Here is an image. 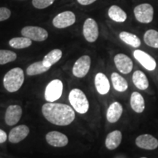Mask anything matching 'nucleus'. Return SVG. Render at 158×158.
<instances>
[{
	"instance_id": "7ed1b4c3",
	"label": "nucleus",
	"mask_w": 158,
	"mask_h": 158,
	"mask_svg": "<svg viewBox=\"0 0 158 158\" xmlns=\"http://www.w3.org/2000/svg\"><path fill=\"white\" fill-rule=\"evenodd\" d=\"M69 101L78 113L84 114L88 111L89 108V101L85 94L79 89H73L70 91Z\"/></svg>"
},
{
	"instance_id": "0eeeda50",
	"label": "nucleus",
	"mask_w": 158,
	"mask_h": 158,
	"mask_svg": "<svg viewBox=\"0 0 158 158\" xmlns=\"http://www.w3.org/2000/svg\"><path fill=\"white\" fill-rule=\"evenodd\" d=\"M76 15L73 12L67 10L59 13L53 19V25L57 29H64L73 25L76 22Z\"/></svg>"
},
{
	"instance_id": "20e7f679",
	"label": "nucleus",
	"mask_w": 158,
	"mask_h": 158,
	"mask_svg": "<svg viewBox=\"0 0 158 158\" xmlns=\"http://www.w3.org/2000/svg\"><path fill=\"white\" fill-rule=\"evenodd\" d=\"M134 15L138 22L142 23H149L153 21L154 8L149 3H143L138 5L134 8Z\"/></svg>"
},
{
	"instance_id": "1a4fd4ad",
	"label": "nucleus",
	"mask_w": 158,
	"mask_h": 158,
	"mask_svg": "<svg viewBox=\"0 0 158 158\" xmlns=\"http://www.w3.org/2000/svg\"><path fill=\"white\" fill-rule=\"evenodd\" d=\"M91 66V58L88 55L80 57L73 67V74L77 78H84L88 73Z\"/></svg>"
},
{
	"instance_id": "c756f323",
	"label": "nucleus",
	"mask_w": 158,
	"mask_h": 158,
	"mask_svg": "<svg viewBox=\"0 0 158 158\" xmlns=\"http://www.w3.org/2000/svg\"><path fill=\"white\" fill-rule=\"evenodd\" d=\"M11 11L7 7H0V21H6L10 17Z\"/></svg>"
},
{
	"instance_id": "a211bd4d",
	"label": "nucleus",
	"mask_w": 158,
	"mask_h": 158,
	"mask_svg": "<svg viewBox=\"0 0 158 158\" xmlns=\"http://www.w3.org/2000/svg\"><path fill=\"white\" fill-rule=\"evenodd\" d=\"M108 17L117 23H123L127 20V13L118 5L110 6L108 10Z\"/></svg>"
},
{
	"instance_id": "423d86ee",
	"label": "nucleus",
	"mask_w": 158,
	"mask_h": 158,
	"mask_svg": "<svg viewBox=\"0 0 158 158\" xmlns=\"http://www.w3.org/2000/svg\"><path fill=\"white\" fill-rule=\"evenodd\" d=\"M63 91V84L59 79L51 81L47 85L45 91V98L49 102H53L61 98Z\"/></svg>"
},
{
	"instance_id": "f03ea898",
	"label": "nucleus",
	"mask_w": 158,
	"mask_h": 158,
	"mask_svg": "<svg viewBox=\"0 0 158 158\" xmlns=\"http://www.w3.org/2000/svg\"><path fill=\"white\" fill-rule=\"evenodd\" d=\"M23 81L24 74L20 68H15L8 71L3 78L4 86L9 92H17L22 86Z\"/></svg>"
},
{
	"instance_id": "4468645a",
	"label": "nucleus",
	"mask_w": 158,
	"mask_h": 158,
	"mask_svg": "<svg viewBox=\"0 0 158 158\" xmlns=\"http://www.w3.org/2000/svg\"><path fill=\"white\" fill-rule=\"evenodd\" d=\"M135 143L137 147L147 150H154L158 147V140L149 134L138 136L135 139Z\"/></svg>"
},
{
	"instance_id": "5701e85b",
	"label": "nucleus",
	"mask_w": 158,
	"mask_h": 158,
	"mask_svg": "<svg viewBox=\"0 0 158 158\" xmlns=\"http://www.w3.org/2000/svg\"><path fill=\"white\" fill-rule=\"evenodd\" d=\"M119 38L124 43L133 47V48H138L141 45V40L138 38L137 35L127 32V31H122V32H120Z\"/></svg>"
},
{
	"instance_id": "4be33fe9",
	"label": "nucleus",
	"mask_w": 158,
	"mask_h": 158,
	"mask_svg": "<svg viewBox=\"0 0 158 158\" xmlns=\"http://www.w3.org/2000/svg\"><path fill=\"white\" fill-rule=\"evenodd\" d=\"M62 56V52L60 49H54L44 56L43 59V64L48 68H51L52 65L58 62Z\"/></svg>"
},
{
	"instance_id": "39448f33",
	"label": "nucleus",
	"mask_w": 158,
	"mask_h": 158,
	"mask_svg": "<svg viewBox=\"0 0 158 158\" xmlns=\"http://www.w3.org/2000/svg\"><path fill=\"white\" fill-rule=\"evenodd\" d=\"M21 35L37 42L45 41L48 38V33L45 29L35 26H27L21 29Z\"/></svg>"
},
{
	"instance_id": "b1692460",
	"label": "nucleus",
	"mask_w": 158,
	"mask_h": 158,
	"mask_svg": "<svg viewBox=\"0 0 158 158\" xmlns=\"http://www.w3.org/2000/svg\"><path fill=\"white\" fill-rule=\"evenodd\" d=\"M111 81L114 88L116 91L120 92H123L128 88L127 81L123 77L118 74L117 73H113L111 75Z\"/></svg>"
},
{
	"instance_id": "a878e982",
	"label": "nucleus",
	"mask_w": 158,
	"mask_h": 158,
	"mask_svg": "<svg viewBox=\"0 0 158 158\" xmlns=\"http://www.w3.org/2000/svg\"><path fill=\"white\" fill-rule=\"evenodd\" d=\"M31 43H32L31 40L26 37H14V38H12L9 41L10 46L16 49H23L28 48V47H29L31 45Z\"/></svg>"
},
{
	"instance_id": "f8f14e48",
	"label": "nucleus",
	"mask_w": 158,
	"mask_h": 158,
	"mask_svg": "<svg viewBox=\"0 0 158 158\" xmlns=\"http://www.w3.org/2000/svg\"><path fill=\"white\" fill-rule=\"evenodd\" d=\"M22 116V108L19 105H12L6 110L5 120L9 126L16 124Z\"/></svg>"
},
{
	"instance_id": "6e6552de",
	"label": "nucleus",
	"mask_w": 158,
	"mask_h": 158,
	"mask_svg": "<svg viewBox=\"0 0 158 158\" xmlns=\"http://www.w3.org/2000/svg\"><path fill=\"white\" fill-rule=\"evenodd\" d=\"M83 35L89 43H94L99 36L98 25L93 19L89 18L84 21L83 26Z\"/></svg>"
},
{
	"instance_id": "f257e3e1",
	"label": "nucleus",
	"mask_w": 158,
	"mask_h": 158,
	"mask_svg": "<svg viewBox=\"0 0 158 158\" xmlns=\"http://www.w3.org/2000/svg\"><path fill=\"white\" fill-rule=\"evenodd\" d=\"M44 117L51 123L59 126H66L73 122L76 114L68 105L47 102L42 107Z\"/></svg>"
},
{
	"instance_id": "7c9ffc66",
	"label": "nucleus",
	"mask_w": 158,
	"mask_h": 158,
	"mask_svg": "<svg viewBox=\"0 0 158 158\" xmlns=\"http://www.w3.org/2000/svg\"><path fill=\"white\" fill-rule=\"evenodd\" d=\"M97 0H77V2H78L80 5H84V6L92 5V3L95 2Z\"/></svg>"
},
{
	"instance_id": "2eb2a0df",
	"label": "nucleus",
	"mask_w": 158,
	"mask_h": 158,
	"mask_svg": "<svg viewBox=\"0 0 158 158\" xmlns=\"http://www.w3.org/2000/svg\"><path fill=\"white\" fill-rule=\"evenodd\" d=\"M29 133V128L27 125L21 124L13 128L9 133L8 139L12 143H18L27 137Z\"/></svg>"
},
{
	"instance_id": "473e14b6",
	"label": "nucleus",
	"mask_w": 158,
	"mask_h": 158,
	"mask_svg": "<svg viewBox=\"0 0 158 158\" xmlns=\"http://www.w3.org/2000/svg\"><path fill=\"white\" fill-rule=\"evenodd\" d=\"M141 158H147V157H141Z\"/></svg>"
},
{
	"instance_id": "aec40b11",
	"label": "nucleus",
	"mask_w": 158,
	"mask_h": 158,
	"mask_svg": "<svg viewBox=\"0 0 158 158\" xmlns=\"http://www.w3.org/2000/svg\"><path fill=\"white\" fill-rule=\"evenodd\" d=\"M130 106L132 109L136 113H142L145 108V102L143 96L137 92H133L130 97Z\"/></svg>"
},
{
	"instance_id": "2f4dec72",
	"label": "nucleus",
	"mask_w": 158,
	"mask_h": 158,
	"mask_svg": "<svg viewBox=\"0 0 158 158\" xmlns=\"http://www.w3.org/2000/svg\"><path fill=\"white\" fill-rule=\"evenodd\" d=\"M7 133H6L4 130L0 129V143H5V142L7 141Z\"/></svg>"
},
{
	"instance_id": "9d476101",
	"label": "nucleus",
	"mask_w": 158,
	"mask_h": 158,
	"mask_svg": "<svg viewBox=\"0 0 158 158\" xmlns=\"http://www.w3.org/2000/svg\"><path fill=\"white\" fill-rule=\"evenodd\" d=\"M133 56L136 60L147 70L153 71L155 70L156 66H157L155 59L145 51L135 50L133 52Z\"/></svg>"
},
{
	"instance_id": "6ab92c4d",
	"label": "nucleus",
	"mask_w": 158,
	"mask_h": 158,
	"mask_svg": "<svg viewBox=\"0 0 158 158\" xmlns=\"http://www.w3.org/2000/svg\"><path fill=\"white\" fill-rule=\"evenodd\" d=\"M122 139V133L119 130H114L107 135L106 139V147L109 150H114L121 143Z\"/></svg>"
},
{
	"instance_id": "f3484780",
	"label": "nucleus",
	"mask_w": 158,
	"mask_h": 158,
	"mask_svg": "<svg viewBox=\"0 0 158 158\" xmlns=\"http://www.w3.org/2000/svg\"><path fill=\"white\" fill-rule=\"evenodd\" d=\"M122 112L123 108L122 105L118 102H114L108 108L106 114L107 120L110 123H115L121 117Z\"/></svg>"
},
{
	"instance_id": "bb28decb",
	"label": "nucleus",
	"mask_w": 158,
	"mask_h": 158,
	"mask_svg": "<svg viewBox=\"0 0 158 158\" xmlns=\"http://www.w3.org/2000/svg\"><path fill=\"white\" fill-rule=\"evenodd\" d=\"M143 40L146 44L152 48H158V31L155 29H149L145 32Z\"/></svg>"
},
{
	"instance_id": "9b49d317",
	"label": "nucleus",
	"mask_w": 158,
	"mask_h": 158,
	"mask_svg": "<svg viewBox=\"0 0 158 158\" xmlns=\"http://www.w3.org/2000/svg\"><path fill=\"white\" fill-rule=\"evenodd\" d=\"M114 63L116 68L123 74H128L133 68V63L129 56L124 54H118L114 56Z\"/></svg>"
},
{
	"instance_id": "393cba45",
	"label": "nucleus",
	"mask_w": 158,
	"mask_h": 158,
	"mask_svg": "<svg viewBox=\"0 0 158 158\" xmlns=\"http://www.w3.org/2000/svg\"><path fill=\"white\" fill-rule=\"evenodd\" d=\"M49 69H50V68H48V67H46L43 64V60L39 61V62H35L29 65L28 68H27V74L30 76H36V75L42 74L43 73H45Z\"/></svg>"
},
{
	"instance_id": "ddd939ff",
	"label": "nucleus",
	"mask_w": 158,
	"mask_h": 158,
	"mask_svg": "<svg viewBox=\"0 0 158 158\" xmlns=\"http://www.w3.org/2000/svg\"><path fill=\"white\" fill-rule=\"evenodd\" d=\"M45 139L49 145L54 147H64L68 143V137L58 131L49 132L45 135Z\"/></svg>"
},
{
	"instance_id": "dca6fc26",
	"label": "nucleus",
	"mask_w": 158,
	"mask_h": 158,
	"mask_svg": "<svg viewBox=\"0 0 158 158\" xmlns=\"http://www.w3.org/2000/svg\"><path fill=\"white\" fill-rule=\"evenodd\" d=\"M94 84H95V87L99 94L104 95L109 92V81L106 75L102 73H99L96 75L95 78H94Z\"/></svg>"
},
{
	"instance_id": "c85d7f7f",
	"label": "nucleus",
	"mask_w": 158,
	"mask_h": 158,
	"mask_svg": "<svg viewBox=\"0 0 158 158\" xmlns=\"http://www.w3.org/2000/svg\"><path fill=\"white\" fill-rule=\"evenodd\" d=\"M55 0H32L31 3L35 8L37 9H45L52 5Z\"/></svg>"
},
{
	"instance_id": "cd10ccee",
	"label": "nucleus",
	"mask_w": 158,
	"mask_h": 158,
	"mask_svg": "<svg viewBox=\"0 0 158 158\" xmlns=\"http://www.w3.org/2000/svg\"><path fill=\"white\" fill-rule=\"evenodd\" d=\"M17 58V55L13 51L9 50H0V64L13 62Z\"/></svg>"
},
{
	"instance_id": "412c9836",
	"label": "nucleus",
	"mask_w": 158,
	"mask_h": 158,
	"mask_svg": "<svg viewBox=\"0 0 158 158\" xmlns=\"http://www.w3.org/2000/svg\"><path fill=\"white\" fill-rule=\"evenodd\" d=\"M133 82L138 89L145 90L149 87V81L147 77L141 70H136L133 75Z\"/></svg>"
}]
</instances>
